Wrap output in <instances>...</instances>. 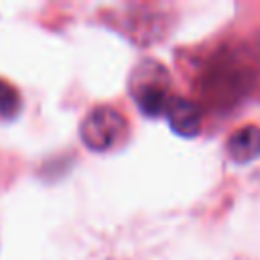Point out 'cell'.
<instances>
[{"instance_id": "6da1fadb", "label": "cell", "mask_w": 260, "mask_h": 260, "mask_svg": "<svg viewBox=\"0 0 260 260\" xmlns=\"http://www.w3.org/2000/svg\"><path fill=\"white\" fill-rule=\"evenodd\" d=\"M250 85V71L232 55H217L203 77V89L215 106L234 104Z\"/></svg>"}, {"instance_id": "7a4b0ae2", "label": "cell", "mask_w": 260, "mask_h": 260, "mask_svg": "<svg viewBox=\"0 0 260 260\" xmlns=\"http://www.w3.org/2000/svg\"><path fill=\"white\" fill-rule=\"evenodd\" d=\"M128 130L126 118L112 106H98L85 114L79 126L83 144L93 152H106L122 142Z\"/></svg>"}, {"instance_id": "3957f363", "label": "cell", "mask_w": 260, "mask_h": 260, "mask_svg": "<svg viewBox=\"0 0 260 260\" xmlns=\"http://www.w3.org/2000/svg\"><path fill=\"white\" fill-rule=\"evenodd\" d=\"M138 79H140V85L136 89V106L144 116H150V118L162 116L173 100L167 89V77L158 79L156 75L144 77L142 73H138Z\"/></svg>"}, {"instance_id": "277c9868", "label": "cell", "mask_w": 260, "mask_h": 260, "mask_svg": "<svg viewBox=\"0 0 260 260\" xmlns=\"http://www.w3.org/2000/svg\"><path fill=\"white\" fill-rule=\"evenodd\" d=\"M165 114H167L169 126L175 134L185 136V138H193L199 134L203 114L195 102H191L187 98H173Z\"/></svg>"}, {"instance_id": "5b68a950", "label": "cell", "mask_w": 260, "mask_h": 260, "mask_svg": "<svg viewBox=\"0 0 260 260\" xmlns=\"http://www.w3.org/2000/svg\"><path fill=\"white\" fill-rule=\"evenodd\" d=\"M228 154L234 162L246 165L260 158V128L258 126H242L228 138Z\"/></svg>"}, {"instance_id": "8992f818", "label": "cell", "mask_w": 260, "mask_h": 260, "mask_svg": "<svg viewBox=\"0 0 260 260\" xmlns=\"http://www.w3.org/2000/svg\"><path fill=\"white\" fill-rule=\"evenodd\" d=\"M22 108V100L18 89L10 83L0 79V118H14Z\"/></svg>"}]
</instances>
